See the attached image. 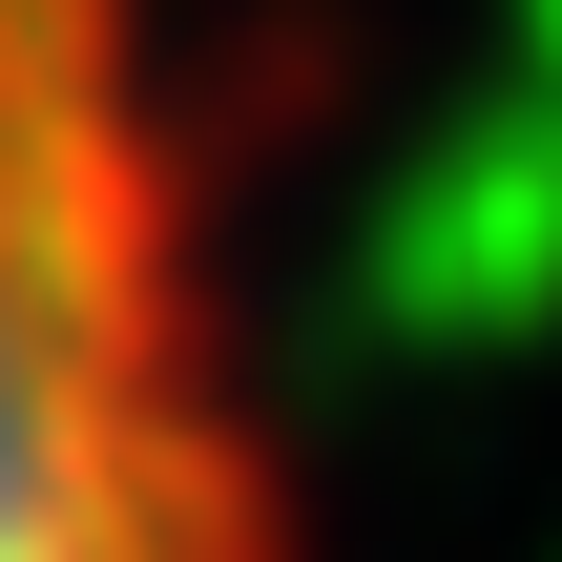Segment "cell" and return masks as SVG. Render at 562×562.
I'll return each mask as SVG.
<instances>
[{"instance_id":"obj_1","label":"cell","mask_w":562,"mask_h":562,"mask_svg":"<svg viewBox=\"0 0 562 562\" xmlns=\"http://www.w3.org/2000/svg\"><path fill=\"white\" fill-rule=\"evenodd\" d=\"M0 562H271L146 0H0Z\"/></svg>"}]
</instances>
